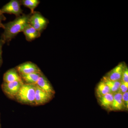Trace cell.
<instances>
[{
	"mask_svg": "<svg viewBox=\"0 0 128 128\" xmlns=\"http://www.w3.org/2000/svg\"><path fill=\"white\" fill-rule=\"evenodd\" d=\"M121 81L124 83H128V70L127 66L124 69L121 79Z\"/></svg>",
	"mask_w": 128,
	"mask_h": 128,
	"instance_id": "19",
	"label": "cell"
},
{
	"mask_svg": "<svg viewBox=\"0 0 128 128\" xmlns=\"http://www.w3.org/2000/svg\"><path fill=\"white\" fill-rule=\"evenodd\" d=\"M122 100L124 108L126 109L128 108V92H126L125 93H123L122 95Z\"/></svg>",
	"mask_w": 128,
	"mask_h": 128,
	"instance_id": "18",
	"label": "cell"
},
{
	"mask_svg": "<svg viewBox=\"0 0 128 128\" xmlns=\"http://www.w3.org/2000/svg\"><path fill=\"white\" fill-rule=\"evenodd\" d=\"M114 94L108 93L98 97L99 102L102 106L106 108H110L113 100Z\"/></svg>",
	"mask_w": 128,
	"mask_h": 128,
	"instance_id": "14",
	"label": "cell"
},
{
	"mask_svg": "<svg viewBox=\"0 0 128 128\" xmlns=\"http://www.w3.org/2000/svg\"><path fill=\"white\" fill-rule=\"evenodd\" d=\"M122 94L119 91L114 94L113 100L110 109L112 110H120L124 108L122 100Z\"/></svg>",
	"mask_w": 128,
	"mask_h": 128,
	"instance_id": "12",
	"label": "cell"
},
{
	"mask_svg": "<svg viewBox=\"0 0 128 128\" xmlns=\"http://www.w3.org/2000/svg\"><path fill=\"white\" fill-rule=\"evenodd\" d=\"M26 40L30 42L40 37L41 33L35 29L30 24L25 28L23 32Z\"/></svg>",
	"mask_w": 128,
	"mask_h": 128,
	"instance_id": "11",
	"label": "cell"
},
{
	"mask_svg": "<svg viewBox=\"0 0 128 128\" xmlns=\"http://www.w3.org/2000/svg\"><path fill=\"white\" fill-rule=\"evenodd\" d=\"M20 1L21 5L30 9L31 14L34 13V9L40 3V1L39 0H22Z\"/></svg>",
	"mask_w": 128,
	"mask_h": 128,
	"instance_id": "16",
	"label": "cell"
},
{
	"mask_svg": "<svg viewBox=\"0 0 128 128\" xmlns=\"http://www.w3.org/2000/svg\"><path fill=\"white\" fill-rule=\"evenodd\" d=\"M52 96L41 89L35 85V104L41 105L47 103L52 98Z\"/></svg>",
	"mask_w": 128,
	"mask_h": 128,
	"instance_id": "8",
	"label": "cell"
},
{
	"mask_svg": "<svg viewBox=\"0 0 128 128\" xmlns=\"http://www.w3.org/2000/svg\"><path fill=\"white\" fill-rule=\"evenodd\" d=\"M5 44L4 42L2 40L0 39V67L2 64V48Z\"/></svg>",
	"mask_w": 128,
	"mask_h": 128,
	"instance_id": "21",
	"label": "cell"
},
{
	"mask_svg": "<svg viewBox=\"0 0 128 128\" xmlns=\"http://www.w3.org/2000/svg\"><path fill=\"white\" fill-rule=\"evenodd\" d=\"M3 79L4 82H6L22 81L16 68H12L6 71L4 74Z\"/></svg>",
	"mask_w": 128,
	"mask_h": 128,
	"instance_id": "10",
	"label": "cell"
},
{
	"mask_svg": "<svg viewBox=\"0 0 128 128\" xmlns=\"http://www.w3.org/2000/svg\"><path fill=\"white\" fill-rule=\"evenodd\" d=\"M128 83H124L121 81V84L120 87L118 91L123 94L128 92Z\"/></svg>",
	"mask_w": 128,
	"mask_h": 128,
	"instance_id": "20",
	"label": "cell"
},
{
	"mask_svg": "<svg viewBox=\"0 0 128 128\" xmlns=\"http://www.w3.org/2000/svg\"><path fill=\"white\" fill-rule=\"evenodd\" d=\"M102 81L108 86L112 93L114 94L119 90L121 84V80L113 81L108 80L104 76L102 79Z\"/></svg>",
	"mask_w": 128,
	"mask_h": 128,
	"instance_id": "15",
	"label": "cell"
},
{
	"mask_svg": "<svg viewBox=\"0 0 128 128\" xmlns=\"http://www.w3.org/2000/svg\"><path fill=\"white\" fill-rule=\"evenodd\" d=\"M111 92L110 89L102 80L99 82L96 88V93L98 97Z\"/></svg>",
	"mask_w": 128,
	"mask_h": 128,
	"instance_id": "17",
	"label": "cell"
},
{
	"mask_svg": "<svg viewBox=\"0 0 128 128\" xmlns=\"http://www.w3.org/2000/svg\"><path fill=\"white\" fill-rule=\"evenodd\" d=\"M126 67L125 64L124 63H120L109 72L104 77L108 80L113 81L120 80Z\"/></svg>",
	"mask_w": 128,
	"mask_h": 128,
	"instance_id": "7",
	"label": "cell"
},
{
	"mask_svg": "<svg viewBox=\"0 0 128 128\" xmlns=\"http://www.w3.org/2000/svg\"><path fill=\"white\" fill-rule=\"evenodd\" d=\"M35 85L24 83L16 96L19 102L28 105H35Z\"/></svg>",
	"mask_w": 128,
	"mask_h": 128,
	"instance_id": "2",
	"label": "cell"
},
{
	"mask_svg": "<svg viewBox=\"0 0 128 128\" xmlns=\"http://www.w3.org/2000/svg\"><path fill=\"white\" fill-rule=\"evenodd\" d=\"M42 73V72L40 73H34L20 76L23 82H25L26 83L25 84L36 85L40 76Z\"/></svg>",
	"mask_w": 128,
	"mask_h": 128,
	"instance_id": "13",
	"label": "cell"
},
{
	"mask_svg": "<svg viewBox=\"0 0 128 128\" xmlns=\"http://www.w3.org/2000/svg\"><path fill=\"white\" fill-rule=\"evenodd\" d=\"M21 5L20 1L11 0L0 9V13L14 14L16 17L19 16L23 14Z\"/></svg>",
	"mask_w": 128,
	"mask_h": 128,
	"instance_id": "4",
	"label": "cell"
},
{
	"mask_svg": "<svg viewBox=\"0 0 128 128\" xmlns=\"http://www.w3.org/2000/svg\"><path fill=\"white\" fill-rule=\"evenodd\" d=\"M32 14H23L17 17L14 20L4 24V32L2 34L0 39L5 43L9 44L12 40L29 24V19Z\"/></svg>",
	"mask_w": 128,
	"mask_h": 128,
	"instance_id": "1",
	"label": "cell"
},
{
	"mask_svg": "<svg viewBox=\"0 0 128 128\" xmlns=\"http://www.w3.org/2000/svg\"><path fill=\"white\" fill-rule=\"evenodd\" d=\"M24 82L23 81L3 82L2 85V91L10 98H15Z\"/></svg>",
	"mask_w": 128,
	"mask_h": 128,
	"instance_id": "5",
	"label": "cell"
},
{
	"mask_svg": "<svg viewBox=\"0 0 128 128\" xmlns=\"http://www.w3.org/2000/svg\"><path fill=\"white\" fill-rule=\"evenodd\" d=\"M6 19V17L4 16V14H1L0 13V28L4 29V24L2 23V21H4Z\"/></svg>",
	"mask_w": 128,
	"mask_h": 128,
	"instance_id": "22",
	"label": "cell"
},
{
	"mask_svg": "<svg viewBox=\"0 0 128 128\" xmlns=\"http://www.w3.org/2000/svg\"><path fill=\"white\" fill-rule=\"evenodd\" d=\"M48 23L47 19L39 12H34L29 19V24L41 33L45 29Z\"/></svg>",
	"mask_w": 128,
	"mask_h": 128,
	"instance_id": "3",
	"label": "cell"
},
{
	"mask_svg": "<svg viewBox=\"0 0 128 128\" xmlns=\"http://www.w3.org/2000/svg\"><path fill=\"white\" fill-rule=\"evenodd\" d=\"M16 68L20 75L42 72L36 64L31 62H24L20 64Z\"/></svg>",
	"mask_w": 128,
	"mask_h": 128,
	"instance_id": "6",
	"label": "cell"
},
{
	"mask_svg": "<svg viewBox=\"0 0 128 128\" xmlns=\"http://www.w3.org/2000/svg\"><path fill=\"white\" fill-rule=\"evenodd\" d=\"M36 85L44 92L52 96L55 93V91L52 85L43 73L40 76Z\"/></svg>",
	"mask_w": 128,
	"mask_h": 128,
	"instance_id": "9",
	"label": "cell"
}]
</instances>
